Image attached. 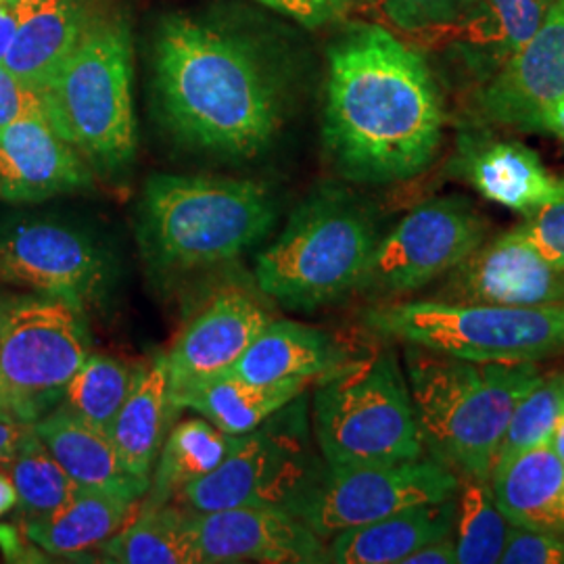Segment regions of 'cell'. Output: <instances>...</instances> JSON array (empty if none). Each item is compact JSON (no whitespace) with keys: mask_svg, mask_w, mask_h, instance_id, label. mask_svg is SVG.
<instances>
[{"mask_svg":"<svg viewBox=\"0 0 564 564\" xmlns=\"http://www.w3.org/2000/svg\"><path fill=\"white\" fill-rule=\"evenodd\" d=\"M440 86L423 55L379 23H354L328 48L323 139L347 181H410L444 141Z\"/></svg>","mask_w":564,"mask_h":564,"instance_id":"obj_1","label":"cell"},{"mask_svg":"<svg viewBox=\"0 0 564 564\" xmlns=\"http://www.w3.org/2000/svg\"><path fill=\"white\" fill-rule=\"evenodd\" d=\"M153 67L163 120L181 141L228 160L274 141L281 86L247 39L172 15L158 30Z\"/></svg>","mask_w":564,"mask_h":564,"instance_id":"obj_2","label":"cell"},{"mask_svg":"<svg viewBox=\"0 0 564 564\" xmlns=\"http://www.w3.org/2000/svg\"><path fill=\"white\" fill-rule=\"evenodd\" d=\"M403 372L426 456L489 479L517 403L544 375L538 362H468L416 345L403 349Z\"/></svg>","mask_w":564,"mask_h":564,"instance_id":"obj_3","label":"cell"},{"mask_svg":"<svg viewBox=\"0 0 564 564\" xmlns=\"http://www.w3.org/2000/svg\"><path fill=\"white\" fill-rule=\"evenodd\" d=\"M274 220L262 182L160 174L144 186L139 241L155 268L193 270L239 258Z\"/></svg>","mask_w":564,"mask_h":564,"instance_id":"obj_4","label":"cell"},{"mask_svg":"<svg viewBox=\"0 0 564 564\" xmlns=\"http://www.w3.org/2000/svg\"><path fill=\"white\" fill-rule=\"evenodd\" d=\"M44 118L82 160L116 172L134 160L132 39L121 18L88 15L80 41L41 88Z\"/></svg>","mask_w":564,"mask_h":564,"instance_id":"obj_5","label":"cell"},{"mask_svg":"<svg viewBox=\"0 0 564 564\" xmlns=\"http://www.w3.org/2000/svg\"><path fill=\"white\" fill-rule=\"evenodd\" d=\"M379 235L351 193L326 186L293 212L263 249L256 279L268 297L291 310H316L358 291Z\"/></svg>","mask_w":564,"mask_h":564,"instance_id":"obj_6","label":"cell"},{"mask_svg":"<svg viewBox=\"0 0 564 564\" xmlns=\"http://www.w3.org/2000/svg\"><path fill=\"white\" fill-rule=\"evenodd\" d=\"M312 431L330 468L426 456L408 379L391 347L345 360L321 377Z\"/></svg>","mask_w":564,"mask_h":564,"instance_id":"obj_7","label":"cell"},{"mask_svg":"<svg viewBox=\"0 0 564 564\" xmlns=\"http://www.w3.org/2000/svg\"><path fill=\"white\" fill-rule=\"evenodd\" d=\"M364 323L384 339L468 362H540L564 351V305L393 300L368 310Z\"/></svg>","mask_w":564,"mask_h":564,"instance_id":"obj_8","label":"cell"},{"mask_svg":"<svg viewBox=\"0 0 564 564\" xmlns=\"http://www.w3.org/2000/svg\"><path fill=\"white\" fill-rule=\"evenodd\" d=\"M88 354L74 303L42 293L0 300V419L34 424L55 410Z\"/></svg>","mask_w":564,"mask_h":564,"instance_id":"obj_9","label":"cell"},{"mask_svg":"<svg viewBox=\"0 0 564 564\" xmlns=\"http://www.w3.org/2000/svg\"><path fill=\"white\" fill-rule=\"evenodd\" d=\"M302 398L303 393L253 431L235 435L220 466L178 494L186 508L214 512L256 506L281 508L297 517L326 468L310 444Z\"/></svg>","mask_w":564,"mask_h":564,"instance_id":"obj_10","label":"cell"},{"mask_svg":"<svg viewBox=\"0 0 564 564\" xmlns=\"http://www.w3.org/2000/svg\"><path fill=\"white\" fill-rule=\"evenodd\" d=\"M487 228L473 203L458 195L421 203L377 241L358 291L393 302L442 281L487 239Z\"/></svg>","mask_w":564,"mask_h":564,"instance_id":"obj_11","label":"cell"},{"mask_svg":"<svg viewBox=\"0 0 564 564\" xmlns=\"http://www.w3.org/2000/svg\"><path fill=\"white\" fill-rule=\"evenodd\" d=\"M458 475L431 456L389 464L324 468L297 517L323 540L381 521L410 506L442 502L456 494Z\"/></svg>","mask_w":564,"mask_h":564,"instance_id":"obj_12","label":"cell"},{"mask_svg":"<svg viewBox=\"0 0 564 564\" xmlns=\"http://www.w3.org/2000/svg\"><path fill=\"white\" fill-rule=\"evenodd\" d=\"M109 282V256L82 230L42 220L0 228V284L63 297L84 312Z\"/></svg>","mask_w":564,"mask_h":564,"instance_id":"obj_13","label":"cell"},{"mask_svg":"<svg viewBox=\"0 0 564 564\" xmlns=\"http://www.w3.org/2000/svg\"><path fill=\"white\" fill-rule=\"evenodd\" d=\"M563 99L564 0H554L535 34L485 78L477 107L496 126L544 132L547 111Z\"/></svg>","mask_w":564,"mask_h":564,"instance_id":"obj_14","label":"cell"},{"mask_svg":"<svg viewBox=\"0 0 564 564\" xmlns=\"http://www.w3.org/2000/svg\"><path fill=\"white\" fill-rule=\"evenodd\" d=\"M433 297L517 307L564 305V268L547 262L514 226L485 239L445 274Z\"/></svg>","mask_w":564,"mask_h":564,"instance_id":"obj_15","label":"cell"},{"mask_svg":"<svg viewBox=\"0 0 564 564\" xmlns=\"http://www.w3.org/2000/svg\"><path fill=\"white\" fill-rule=\"evenodd\" d=\"M195 527L203 563H328L323 538L281 508L195 512Z\"/></svg>","mask_w":564,"mask_h":564,"instance_id":"obj_16","label":"cell"},{"mask_svg":"<svg viewBox=\"0 0 564 564\" xmlns=\"http://www.w3.org/2000/svg\"><path fill=\"white\" fill-rule=\"evenodd\" d=\"M270 321L263 305L249 293L239 289L218 293L184 326L165 354L172 393L226 372Z\"/></svg>","mask_w":564,"mask_h":564,"instance_id":"obj_17","label":"cell"},{"mask_svg":"<svg viewBox=\"0 0 564 564\" xmlns=\"http://www.w3.org/2000/svg\"><path fill=\"white\" fill-rule=\"evenodd\" d=\"M88 186L90 165L44 116L0 128V202H46Z\"/></svg>","mask_w":564,"mask_h":564,"instance_id":"obj_18","label":"cell"},{"mask_svg":"<svg viewBox=\"0 0 564 564\" xmlns=\"http://www.w3.org/2000/svg\"><path fill=\"white\" fill-rule=\"evenodd\" d=\"M460 170L487 202L521 216L564 197V178L552 174L523 142L466 139L460 147Z\"/></svg>","mask_w":564,"mask_h":564,"instance_id":"obj_19","label":"cell"},{"mask_svg":"<svg viewBox=\"0 0 564 564\" xmlns=\"http://www.w3.org/2000/svg\"><path fill=\"white\" fill-rule=\"evenodd\" d=\"M34 433L78 487L111 494L128 502H141L151 484L126 470L116 445L105 431L84 423L67 408L57 405L34 423Z\"/></svg>","mask_w":564,"mask_h":564,"instance_id":"obj_20","label":"cell"},{"mask_svg":"<svg viewBox=\"0 0 564 564\" xmlns=\"http://www.w3.org/2000/svg\"><path fill=\"white\" fill-rule=\"evenodd\" d=\"M349 360L337 341L321 328L270 321L241 358L218 377L245 383L274 384L291 379H321Z\"/></svg>","mask_w":564,"mask_h":564,"instance_id":"obj_21","label":"cell"},{"mask_svg":"<svg viewBox=\"0 0 564 564\" xmlns=\"http://www.w3.org/2000/svg\"><path fill=\"white\" fill-rule=\"evenodd\" d=\"M454 496L442 502L410 506L375 523L345 529L328 540V563H405L423 545L454 535Z\"/></svg>","mask_w":564,"mask_h":564,"instance_id":"obj_22","label":"cell"},{"mask_svg":"<svg viewBox=\"0 0 564 564\" xmlns=\"http://www.w3.org/2000/svg\"><path fill=\"white\" fill-rule=\"evenodd\" d=\"M172 412L170 366L167 356L160 354L134 370L128 398L107 433L126 470L147 484H151Z\"/></svg>","mask_w":564,"mask_h":564,"instance_id":"obj_23","label":"cell"},{"mask_svg":"<svg viewBox=\"0 0 564 564\" xmlns=\"http://www.w3.org/2000/svg\"><path fill=\"white\" fill-rule=\"evenodd\" d=\"M491 487L510 524L564 533V464L550 444L498 464L491 470Z\"/></svg>","mask_w":564,"mask_h":564,"instance_id":"obj_24","label":"cell"},{"mask_svg":"<svg viewBox=\"0 0 564 564\" xmlns=\"http://www.w3.org/2000/svg\"><path fill=\"white\" fill-rule=\"evenodd\" d=\"M554 0H470L442 42L456 44L464 59L489 78L542 25Z\"/></svg>","mask_w":564,"mask_h":564,"instance_id":"obj_25","label":"cell"},{"mask_svg":"<svg viewBox=\"0 0 564 564\" xmlns=\"http://www.w3.org/2000/svg\"><path fill=\"white\" fill-rule=\"evenodd\" d=\"M86 20L80 0H23L20 28L2 65L41 93L80 41Z\"/></svg>","mask_w":564,"mask_h":564,"instance_id":"obj_26","label":"cell"},{"mask_svg":"<svg viewBox=\"0 0 564 564\" xmlns=\"http://www.w3.org/2000/svg\"><path fill=\"white\" fill-rule=\"evenodd\" d=\"M137 514L139 502L80 487L53 512L30 519L25 535L48 554L78 556L101 547Z\"/></svg>","mask_w":564,"mask_h":564,"instance_id":"obj_27","label":"cell"},{"mask_svg":"<svg viewBox=\"0 0 564 564\" xmlns=\"http://www.w3.org/2000/svg\"><path fill=\"white\" fill-rule=\"evenodd\" d=\"M307 379H291L274 384L245 383L232 377H212L186 384L172 393V405L191 408L205 421L228 435H242L260 426L286 403L300 398Z\"/></svg>","mask_w":564,"mask_h":564,"instance_id":"obj_28","label":"cell"},{"mask_svg":"<svg viewBox=\"0 0 564 564\" xmlns=\"http://www.w3.org/2000/svg\"><path fill=\"white\" fill-rule=\"evenodd\" d=\"M99 552L107 563H203L195 510L170 505L144 506L142 512L99 547Z\"/></svg>","mask_w":564,"mask_h":564,"instance_id":"obj_29","label":"cell"},{"mask_svg":"<svg viewBox=\"0 0 564 564\" xmlns=\"http://www.w3.org/2000/svg\"><path fill=\"white\" fill-rule=\"evenodd\" d=\"M232 440L235 435L224 433L205 419H191L174 426L160 447L144 506L170 505L186 485L216 470L228 456Z\"/></svg>","mask_w":564,"mask_h":564,"instance_id":"obj_30","label":"cell"},{"mask_svg":"<svg viewBox=\"0 0 564 564\" xmlns=\"http://www.w3.org/2000/svg\"><path fill=\"white\" fill-rule=\"evenodd\" d=\"M454 500L458 564H500L512 524L498 506L491 479L460 475Z\"/></svg>","mask_w":564,"mask_h":564,"instance_id":"obj_31","label":"cell"},{"mask_svg":"<svg viewBox=\"0 0 564 564\" xmlns=\"http://www.w3.org/2000/svg\"><path fill=\"white\" fill-rule=\"evenodd\" d=\"M134 370L111 356L88 354L74 379L67 384L59 405L84 423L109 433L111 424L132 387Z\"/></svg>","mask_w":564,"mask_h":564,"instance_id":"obj_32","label":"cell"},{"mask_svg":"<svg viewBox=\"0 0 564 564\" xmlns=\"http://www.w3.org/2000/svg\"><path fill=\"white\" fill-rule=\"evenodd\" d=\"M7 470L15 485L18 502L30 519L53 512L80 489L53 458L36 433H32L28 442L21 445L15 460Z\"/></svg>","mask_w":564,"mask_h":564,"instance_id":"obj_33","label":"cell"},{"mask_svg":"<svg viewBox=\"0 0 564 564\" xmlns=\"http://www.w3.org/2000/svg\"><path fill=\"white\" fill-rule=\"evenodd\" d=\"M563 405L564 372H544L542 379L524 393L521 402L517 403L506 426L505 437L498 447L494 468L514 458L524 449L550 444Z\"/></svg>","mask_w":564,"mask_h":564,"instance_id":"obj_34","label":"cell"},{"mask_svg":"<svg viewBox=\"0 0 564 564\" xmlns=\"http://www.w3.org/2000/svg\"><path fill=\"white\" fill-rule=\"evenodd\" d=\"M470 0H364L391 32H400L402 41L440 44L445 32L463 18Z\"/></svg>","mask_w":564,"mask_h":564,"instance_id":"obj_35","label":"cell"},{"mask_svg":"<svg viewBox=\"0 0 564 564\" xmlns=\"http://www.w3.org/2000/svg\"><path fill=\"white\" fill-rule=\"evenodd\" d=\"M517 230L547 262L564 268V197L523 216V223L517 224Z\"/></svg>","mask_w":564,"mask_h":564,"instance_id":"obj_36","label":"cell"},{"mask_svg":"<svg viewBox=\"0 0 564 564\" xmlns=\"http://www.w3.org/2000/svg\"><path fill=\"white\" fill-rule=\"evenodd\" d=\"M500 564H564V533L531 531L512 524Z\"/></svg>","mask_w":564,"mask_h":564,"instance_id":"obj_37","label":"cell"},{"mask_svg":"<svg viewBox=\"0 0 564 564\" xmlns=\"http://www.w3.org/2000/svg\"><path fill=\"white\" fill-rule=\"evenodd\" d=\"M305 28H323L343 20L356 0H256Z\"/></svg>","mask_w":564,"mask_h":564,"instance_id":"obj_38","label":"cell"},{"mask_svg":"<svg viewBox=\"0 0 564 564\" xmlns=\"http://www.w3.org/2000/svg\"><path fill=\"white\" fill-rule=\"evenodd\" d=\"M36 116H44L41 93L13 76L0 63V128Z\"/></svg>","mask_w":564,"mask_h":564,"instance_id":"obj_39","label":"cell"},{"mask_svg":"<svg viewBox=\"0 0 564 564\" xmlns=\"http://www.w3.org/2000/svg\"><path fill=\"white\" fill-rule=\"evenodd\" d=\"M34 433V424L0 419V470L9 468L15 460L21 445Z\"/></svg>","mask_w":564,"mask_h":564,"instance_id":"obj_40","label":"cell"},{"mask_svg":"<svg viewBox=\"0 0 564 564\" xmlns=\"http://www.w3.org/2000/svg\"><path fill=\"white\" fill-rule=\"evenodd\" d=\"M403 564H458L454 535L423 545L412 556H408V561Z\"/></svg>","mask_w":564,"mask_h":564,"instance_id":"obj_41","label":"cell"},{"mask_svg":"<svg viewBox=\"0 0 564 564\" xmlns=\"http://www.w3.org/2000/svg\"><path fill=\"white\" fill-rule=\"evenodd\" d=\"M23 0H0V63L7 57L20 28Z\"/></svg>","mask_w":564,"mask_h":564,"instance_id":"obj_42","label":"cell"},{"mask_svg":"<svg viewBox=\"0 0 564 564\" xmlns=\"http://www.w3.org/2000/svg\"><path fill=\"white\" fill-rule=\"evenodd\" d=\"M15 506H18L15 485L11 481V477L2 475V470H0V517H4Z\"/></svg>","mask_w":564,"mask_h":564,"instance_id":"obj_43","label":"cell"},{"mask_svg":"<svg viewBox=\"0 0 564 564\" xmlns=\"http://www.w3.org/2000/svg\"><path fill=\"white\" fill-rule=\"evenodd\" d=\"M544 132L554 134L556 139H561L564 142V99L561 102H556L544 120Z\"/></svg>","mask_w":564,"mask_h":564,"instance_id":"obj_44","label":"cell"},{"mask_svg":"<svg viewBox=\"0 0 564 564\" xmlns=\"http://www.w3.org/2000/svg\"><path fill=\"white\" fill-rule=\"evenodd\" d=\"M550 447L554 449V454L558 456V460L564 464V405L563 412H561V416H558V421H556V426H554V433H552V437H550Z\"/></svg>","mask_w":564,"mask_h":564,"instance_id":"obj_45","label":"cell"}]
</instances>
